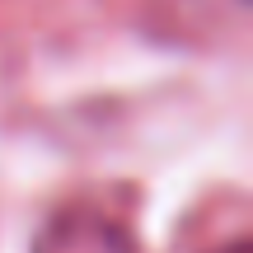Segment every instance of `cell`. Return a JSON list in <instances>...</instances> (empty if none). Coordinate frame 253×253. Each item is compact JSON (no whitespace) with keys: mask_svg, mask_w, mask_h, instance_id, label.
Segmentation results:
<instances>
[{"mask_svg":"<svg viewBox=\"0 0 253 253\" xmlns=\"http://www.w3.org/2000/svg\"><path fill=\"white\" fill-rule=\"evenodd\" d=\"M33 253H136V239L118 216L75 202L38 230Z\"/></svg>","mask_w":253,"mask_h":253,"instance_id":"6da1fadb","label":"cell"},{"mask_svg":"<svg viewBox=\"0 0 253 253\" xmlns=\"http://www.w3.org/2000/svg\"><path fill=\"white\" fill-rule=\"evenodd\" d=\"M211 253H253V239H230V244H220Z\"/></svg>","mask_w":253,"mask_h":253,"instance_id":"7a4b0ae2","label":"cell"}]
</instances>
